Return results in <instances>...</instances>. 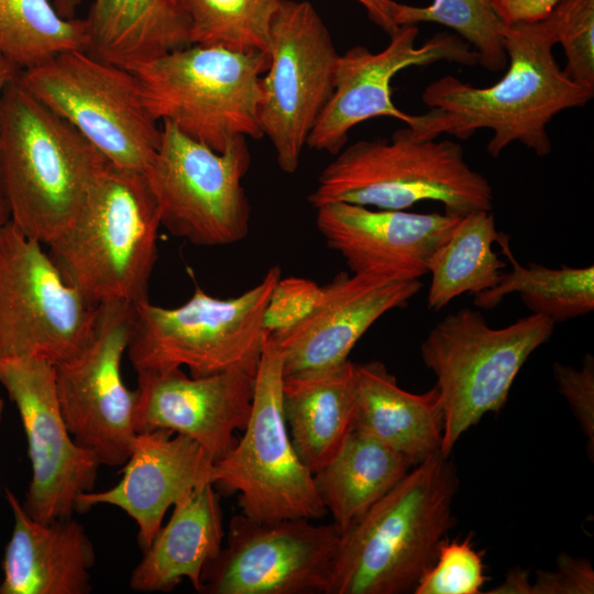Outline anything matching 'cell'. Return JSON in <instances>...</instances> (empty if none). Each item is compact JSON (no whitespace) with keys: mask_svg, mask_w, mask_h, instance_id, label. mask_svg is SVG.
<instances>
[{"mask_svg":"<svg viewBox=\"0 0 594 594\" xmlns=\"http://www.w3.org/2000/svg\"><path fill=\"white\" fill-rule=\"evenodd\" d=\"M502 34L509 62L505 75L488 87H474L452 75L430 82L421 96L429 110L416 114L410 127L417 136L449 134L465 140L487 129L493 132L487 144L493 157L514 142L538 156L551 152L549 122L561 111L588 103L594 91L560 68L552 53L557 41L548 18L504 25Z\"/></svg>","mask_w":594,"mask_h":594,"instance_id":"obj_1","label":"cell"},{"mask_svg":"<svg viewBox=\"0 0 594 594\" xmlns=\"http://www.w3.org/2000/svg\"><path fill=\"white\" fill-rule=\"evenodd\" d=\"M459 476L440 451L415 465L341 534L326 594L414 592L455 524Z\"/></svg>","mask_w":594,"mask_h":594,"instance_id":"obj_2","label":"cell"},{"mask_svg":"<svg viewBox=\"0 0 594 594\" xmlns=\"http://www.w3.org/2000/svg\"><path fill=\"white\" fill-rule=\"evenodd\" d=\"M108 164L18 78L6 87L0 117L1 195L10 221L25 235L48 245L63 234Z\"/></svg>","mask_w":594,"mask_h":594,"instance_id":"obj_3","label":"cell"},{"mask_svg":"<svg viewBox=\"0 0 594 594\" xmlns=\"http://www.w3.org/2000/svg\"><path fill=\"white\" fill-rule=\"evenodd\" d=\"M160 227L144 174L109 163L74 222L47 245L48 254L92 304H135L148 298Z\"/></svg>","mask_w":594,"mask_h":594,"instance_id":"obj_4","label":"cell"},{"mask_svg":"<svg viewBox=\"0 0 594 594\" xmlns=\"http://www.w3.org/2000/svg\"><path fill=\"white\" fill-rule=\"evenodd\" d=\"M308 202L319 208L348 202L388 210H406L420 201L442 204L444 212L461 217L493 208L487 178L464 160L451 140L421 139L410 128L391 140H362L343 147L320 173Z\"/></svg>","mask_w":594,"mask_h":594,"instance_id":"obj_5","label":"cell"},{"mask_svg":"<svg viewBox=\"0 0 594 594\" xmlns=\"http://www.w3.org/2000/svg\"><path fill=\"white\" fill-rule=\"evenodd\" d=\"M268 64L263 52L190 44L128 69L154 120L223 152L235 138H263L258 106Z\"/></svg>","mask_w":594,"mask_h":594,"instance_id":"obj_6","label":"cell"},{"mask_svg":"<svg viewBox=\"0 0 594 594\" xmlns=\"http://www.w3.org/2000/svg\"><path fill=\"white\" fill-rule=\"evenodd\" d=\"M280 277V267L274 265L258 284L237 297L217 298L196 286L190 298L174 308L148 298L135 302L127 349L134 370L166 372L185 366L193 377L234 370L255 373L268 336L264 311Z\"/></svg>","mask_w":594,"mask_h":594,"instance_id":"obj_7","label":"cell"},{"mask_svg":"<svg viewBox=\"0 0 594 594\" xmlns=\"http://www.w3.org/2000/svg\"><path fill=\"white\" fill-rule=\"evenodd\" d=\"M554 326L548 317L530 314L492 328L480 311L463 308L431 328L420 356L440 393L443 455L486 414L501 411L521 367L550 339Z\"/></svg>","mask_w":594,"mask_h":594,"instance_id":"obj_8","label":"cell"},{"mask_svg":"<svg viewBox=\"0 0 594 594\" xmlns=\"http://www.w3.org/2000/svg\"><path fill=\"white\" fill-rule=\"evenodd\" d=\"M284 355L267 336L254 377L243 436L213 465V485L238 493L241 514L262 522L327 514L310 470L299 458L283 409Z\"/></svg>","mask_w":594,"mask_h":594,"instance_id":"obj_9","label":"cell"},{"mask_svg":"<svg viewBox=\"0 0 594 594\" xmlns=\"http://www.w3.org/2000/svg\"><path fill=\"white\" fill-rule=\"evenodd\" d=\"M19 82L73 125L110 164L144 173L161 128L136 76L87 51L59 53L18 74Z\"/></svg>","mask_w":594,"mask_h":594,"instance_id":"obj_10","label":"cell"},{"mask_svg":"<svg viewBox=\"0 0 594 594\" xmlns=\"http://www.w3.org/2000/svg\"><path fill=\"white\" fill-rule=\"evenodd\" d=\"M250 163L244 136L217 152L163 121L160 145L143 173L161 226L198 246L242 241L250 229V204L242 186Z\"/></svg>","mask_w":594,"mask_h":594,"instance_id":"obj_11","label":"cell"},{"mask_svg":"<svg viewBox=\"0 0 594 594\" xmlns=\"http://www.w3.org/2000/svg\"><path fill=\"white\" fill-rule=\"evenodd\" d=\"M42 244L11 221L0 228V356L55 366L88 345L99 306L66 279Z\"/></svg>","mask_w":594,"mask_h":594,"instance_id":"obj_12","label":"cell"},{"mask_svg":"<svg viewBox=\"0 0 594 594\" xmlns=\"http://www.w3.org/2000/svg\"><path fill=\"white\" fill-rule=\"evenodd\" d=\"M339 56L310 2L282 0L270 30L258 123L284 173L299 166L308 136L333 94Z\"/></svg>","mask_w":594,"mask_h":594,"instance_id":"obj_13","label":"cell"},{"mask_svg":"<svg viewBox=\"0 0 594 594\" xmlns=\"http://www.w3.org/2000/svg\"><path fill=\"white\" fill-rule=\"evenodd\" d=\"M133 305H99L95 333L73 359L54 366L57 400L75 442L101 465L122 466L138 432V391L123 382L121 363L133 322Z\"/></svg>","mask_w":594,"mask_h":594,"instance_id":"obj_14","label":"cell"},{"mask_svg":"<svg viewBox=\"0 0 594 594\" xmlns=\"http://www.w3.org/2000/svg\"><path fill=\"white\" fill-rule=\"evenodd\" d=\"M340 538L334 524L233 516L227 546L202 570L199 593L326 594Z\"/></svg>","mask_w":594,"mask_h":594,"instance_id":"obj_15","label":"cell"},{"mask_svg":"<svg viewBox=\"0 0 594 594\" xmlns=\"http://www.w3.org/2000/svg\"><path fill=\"white\" fill-rule=\"evenodd\" d=\"M0 386L15 405L26 436L32 476L25 510L44 522L73 517L79 496L94 491L101 464L66 427L54 365L38 358L0 356Z\"/></svg>","mask_w":594,"mask_h":594,"instance_id":"obj_16","label":"cell"},{"mask_svg":"<svg viewBox=\"0 0 594 594\" xmlns=\"http://www.w3.org/2000/svg\"><path fill=\"white\" fill-rule=\"evenodd\" d=\"M418 33L417 25H404L378 53L356 45L339 56L333 94L308 136V147L337 155L355 125L376 117L394 118L410 128L416 114L404 112L392 99V79L403 69L440 61L479 63L477 53L457 34L437 33L416 46Z\"/></svg>","mask_w":594,"mask_h":594,"instance_id":"obj_17","label":"cell"},{"mask_svg":"<svg viewBox=\"0 0 594 594\" xmlns=\"http://www.w3.org/2000/svg\"><path fill=\"white\" fill-rule=\"evenodd\" d=\"M316 226L352 274L415 280L428 274L431 257L460 217L332 202L316 209Z\"/></svg>","mask_w":594,"mask_h":594,"instance_id":"obj_18","label":"cell"},{"mask_svg":"<svg viewBox=\"0 0 594 594\" xmlns=\"http://www.w3.org/2000/svg\"><path fill=\"white\" fill-rule=\"evenodd\" d=\"M254 377L239 370L204 377L188 376L182 369L138 372L135 430L185 435L216 463L234 447V431L249 420Z\"/></svg>","mask_w":594,"mask_h":594,"instance_id":"obj_19","label":"cell"},{"mask_svg":"<svg viewBox=\"0 0 594 594\" xmlns=\"http://www.w3.org/2000/svg\"><path fill=\"white\" fill-rule=\"evenodd\" d=\"M420 279L394 280L340 272L322 287L311 311L283 332L271 334L284 355V376L337 367L362 336L386 312L406 307Z\"/></svg>","mask_w":594,"mask_h":594,"instance_id":"obj_20","label":"cell"},{"mask_svg":"<svg viewBox=\"0 0 594 594\" xmlns=\"http://www.w3.org/2000/svg\"><path fill=\"white\" fill-rule=\"evenodd\" d=\"M213 465L208 452L185 435L165 429L140 432L119 483L103 492L81 494L78 513L99 504L122 509L138 525V541L144 551L170 506L189 491L213 484Z\"/></svg>","mask_w":594,"mask_h":594,"instance_id":"obj_21","label":"cell"},{"mask_svg":"<svg viewBox=\"0 0 594 594\" xmlns=\"http://www.w3.org/2000/svg\"><path fill=\"white\" fill-rule=\"evenodd\" d=\"M13 516L0 594H88L96 561L92 541L73 517L38 521L6 488Z\"/></svg>","mask_w":594,"mask_h":594,"instance_id":"obj_22","label":"cell"},{"mask_svg":"<svg viewBox=\"0 0 594 594\" xmlns=\"http://www.w3.org/2000/svg\"><path fill=\"white\" fill-rule=\"evenodd\" d=\"M353 428L404 455L417 465L440 451L443 414L435 385L415 394L403 389L380 361L354 363Z\"/></svg>","mask_w":594,"mask_h":594,"instance_id":"obj_23","label":"cell"},{"mask_svg":"<svg viewBox=\"0 0 594 594\" xmlns=\"http://www.w3.org/2000/svg\"><path fill=\"white\" fill-rule=\"evenodd\" d=\"M173 507L131 573L133 591L169 592L187 579L200 592L202 570L222 548V510L213 484L189 491Z\"/></svg>","mask_w":594,"mask_h":594,"instance_id":"obj_24","label":"cell"},{"mask_svg":"<svg viewBox=\"0 0 594 594\" xmlns=\"http://www.w3.org/2000/svg\"><path fill=\"white\" fill-rule=\"evenodd\" d=\"M82 0H54L73 19ZM88 53L123 68L190 45L189 23L178 0H94L86 18Z\"/></svg>","mask_w":594,"mask_h":594,"instance_id":"obj_25","label":"cell"},{"mask_svg":"<svg viewBox=\"0 0 594 594\" xmlns=\"http://www.w3.org/2000/svg\"><path fill=\"white\" fill-rule=\"evenodd\" d=\"M283 409L293 444L314 474L339 450L353 428L354 363L284 376Z\"/></svg>","mask_w":594,"mask_h":594,"instance_id":"obj_26","label":"cell"},{"mask_svg":"<svg viewBox=\"0 0 594 594\" xmlns=\"http://www.w3.org/2000/svg\"><path fill=\"white\" fill-rule=\"evenodd\" d=\"M400 453L354 428L332 459L314 473L318 496L341 534L409 472Z\"/></svg>","mask_w":594,"mask_h":594,"instance_id":"obj_27","label":"cell"},{"mask_svg":"<svg viewBox=\"0 0 594 594\" xmlns=\"http://www.w3.org/2000/svg\"><path fill=\"white\" fill-rule=\"evenodd\" d=\"M502 234L488 210L471 211L459 218L429 263V309L441 310L463 294L473 296L497 284L507 266L493 250Z\"/></svg>","mask_w":594,"mask_h":594,"instance_id":"obj_28","label":"cell"},{"mask_svg":"<svg viewBox=\"0 0 594 594\" xmlns=\"http://www.w3.org/2000/svg\"><path fill=\"white\" fill-rule=\"evenodd\" d=\"M509 235L502 234L498 245L510 262L497 284L473 295V304L482 309L495 308L512 294H518L530 314L541 315L556 324L585 316L594 310V267L561 265L551 268L537 263L520 264L514 256Z\"/></svg>","mask_w":594,"mask_h":594,"instance_id":"obj_29","label":"cell"},{"mask_svg":"<svg viewBox=\"0 0 594 594\" xmlns=\"http://www.w3.org/2000/svg\"><path fill=\"white\" fill-rule=\"evenodd\" d=\"M90 46L86 19H65L51 0H0V53L20 72Z\"/></svg>","mask_w":594,"mask_h":594,"instance_id":"obj_30","label":"cell"},{"mask_svg":"<svg viewBox=\"0 0 594 594\" xmlns=\"http://www.w3.org/2000/svg\"><path fill=\"white\" fill-rule=\"evenodd\" d=\"M190 44L268 54L270 30L282 0H178Z\"/></svg>","mask_w":594,"mask_h":594,"instance_id":"obj_31","label":"cell"},{"mask_svg":"<svg viewBox=\"0 0 594 594\" xmlns=\"http://www.w3.org/2000/svg\"><path fill=\"white\" fill-rule=\"evenodd\" d=\"M396 20L399 26L433 22L452 29L479 55V63L491 72L507 66L503 44L504 24L491 0H433L428 7L399 3Z\"/></svg>","mask_w":594,"mask_h":594,"instance_id":"obj_32","label":"cell"},{"mask_svg":"<svg viewBox=\"0 0 594 594\" xmlns=\"http://www.w3.org/2000/svg\"><path fill=\"white\" fill-rule=\"evenodd\" d=\"M547 18L566 57L563 72L594 91V0H562Z\"/></svg>","mask_w":594,"mask_h":594,"instance_id":"obj_33","label":"cell"},{"mask_svg":"<svg viewBox=\"0 0 594 594\" xmlns=\"http://www.w3.org/2000/svg\"><path fill=\"white\" fill-rule=\"evenodd\" d=\"M487 578L482 552L471 538L462 541L444 539L435 563L422 574L415 594H479Z\"/></svg>","mask_w":594,"mask_h":594,"instance_id":"obj_34","label":"cell"},{"mask_svg":"<svg viewBox=\"0 0 594 594\" xmlns=\"http://www.w3.org/2000/svg\"><path fill=\"white\" fill-rule=\"evenodd\" d=\"M321 289L308 278H279L268 298L263 326L267 334L290 329L302 320L320 298Z\"/></svg>","mask_w":594,"mask_h":594,"instance_id":"obj_35","label":"cell"},{"mask_svg":"<svg viewBox=\"0 0 594 594\" xmlns=\"http://www.w3.org/2000/svg\"><path fill=\"white\" fill-rule=\"evenodd\" d=\"M557 387L566 400L581 430L585 435L586 449L594 458V358L586 353L580 367L560 362L552 364Z\"/></svg>","mask_w":594,"mask_h":594,"instance_id":"obj_36","label":"cell"},{"mask_svg":"<svg viewBox=\"0 0 594 594\" xmlns=\"http://www.w3.org/2000/svg\"><path fill=\"white\" fill-rule=\"evenodd\" d=\"M594 571L584 558L560 553L556 571H537L534 583L528 581L526 594H592Z\"/></svg>","mask_w":594,"mask_h":594,"instance_id":"obj_37","label":"cell"},{"mask_svg":"<svg viewBox=\"0 0 594 594\" xmlns=\"http://www.w3.org/2000/svg\"><path fill=\"white\" fill-rule=\"evenodd\" d=\"M562 0H491L504 25L534 23L546 19Z\"/></svg>","mask_w":594,"mask_h":594,"instance_id":"obj_38","label":"cell"},{"mask_svg":"<svg viewBox=\"0 0 594 594\" xmlns=\"http://www.w3.org/2000/svg\"><path fill=\"white\" fill-rule=\"evenodd\" d=\"M366 10L369 18L389 36L395 34L402 26L398 25L396 15L399 2L394 0H356Z\"/></svg>","mask_w":594,"mask_h":594,"instance_id":"obj_39","label":"cell"},{"mask_svg":"<svg viewBox=\"0 0 594 594\" xmlns=\"http://www.w3.org/2000/svg\"><path fill=\"white\" fill-rule=\"evenodd\" d=\"M20 70L0 53V117L1 101L6 87L16 78ZM1 194V183H0Z\"/></svg>","mask_w":594,"mask_h":594,"instance_id":"obj_40","label":"cell"},{"mask_svg":"<svg viewBox=\"0 0 594 594\" xmlns=\"http://www.w3.org/2000/svg\"><path fill=\"white\" fill-rule=\"evenodd\" d=\"M10 221V211L4 197L0 194V228Z\"/></svg>","mask_w":594,"mask_h":594,"instance_id":"obj_41","label":"cell"},{"mask_svg":"<svg viewBox=\"0 0 594 594\" xmlns=\"http://www.w3.org/2000/svg\"><path fill=\"white\" fill-rule=\"evenodd\" d=\"M3 407H4V403H3V399H2V397L0 395V421H1V418H2Z\"/></svg>","mask_w":594,"mask_h":594,"instance_id":"obj_42","label":"cell"}]
</instances>
